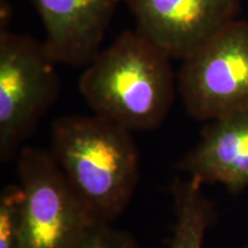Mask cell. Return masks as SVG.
<instances>
[{"instance_id":"obj_11","label":"cell","mask_w":248,"mask_h":248,"mask_svg":"<svg viewBox=\"0 0 248 248\" xmlns=\"http://www.w3.org/2000/svg\"><path fill=\"white\" fill-rule=\"evenodd\" d=\"M75 248H138V244L129 232L115 229L110 223L97 222Z\"/></svg>"},{"instance_id":"obj_9","label":"cell","mask_w":248,"mask_h":248,"mask_svg":"<svg viewBox=\"0 0 248 248\" xmlns=\"http://www.w3.org/2000/svg\"><path fill=\"white\" fill-rule=\"evenodd\" d=\"M175 224L169 248H202L207 231L215 221V208L195 179L176 178L171 184Z\"/></svg>"},{"instance_id":"obj_3","label":"cell","mask_w":248,"mask_h":248,"mask_svg":"<svg viewBox=\"0 0 248 248\" xmlns=\"http://www.w3.org/2000/svg\"><path fill=\"white\" fill-rule=\"evenodd\" d=\"M58 62L45 43L0 32V161L16 159L60 93Z\"/></svg>"},{"instance_id":"obj_12","label":"cell","mask_w":248,"mask_h":248,"mask_svg":"<svg viewBox=\"0 0 248 248\" xmlns=\"http://www.w3.org/2000/svg\"><path fill=\"white\" fill-rule=\"evenodd\" d=\"M243 248H248V241H247V244H246V245H245V246H244Z\"/></svg>"},{"instance_id":"obj_1","label":"cell","mask_w":248,"mask_h":248,"mask_svg":"<svg viewBox=\"0 0 248 248\" xmlns=\"http://www.w3.org/2000/svg\"><path fill=\"white\" fill-rule=\"evenodd\" d=\"M171 60L137 30L124 31L85 66L79 92L95 115L131 132L154 130L175 100Z\"/></svg>"},{"instance_id":"obj_6","label":"cell","mask_w":248,"mask_h":248,"mask_svg":"<svg viewBox=\"0 0 248 248\" xmlns=\"http://www.w3.org/2000/svg\"><path fill=\"white\" fill-rule=\"evenodd\" d=\"M137 31L170 59L184 60L237 20L239 0H124Z\"/></svg>"},{"instance_id":"obj_7","label":"cell","mask_w":248,"mask_h":248,"mask_svg":"<svg viewBox=\"0 0 248 248\" xmlns=\"http://www.w3.org/2000/svg\"><path fill=\"white\" fill-rule=\"evenodd\" d=\"M124 0H31L46 32L45 46L58 63L85 67L100 46Z\"/></svg>"},{"instance_id":"obj_8","label":"cell","mask_w":248,"mask_h":248,"mask_svg":"<svg viewBox=\"0 0 248 248\" xmlns=\"http://www.w3.org/2000/svg\"><path fill=\"white\" fill-rule=\"evenodd\" d=\"M201 184H221L232 194L248 188V108L209 121L200 141L177 164Z\"/></svg>"},{"instance_id":"obj_5","label":"cell","mask_w":248,"mask_h":248,"mask_svg":"<svg viewBox=\"0 0 248 248\" xmlns=\"http://www.w3.org/2000/svg\"><path fill=\"white\" fill-rule=\"evenodd\" d=\"M182 61L177 91L194 120L248 108V21H232Z\"/></svg>"},{"instance_id":"obj_2","label":"cell","mask_w":248,"mask_h":248,"mask_svg":"<svg viewBox=\"0 0 248 248\" xmlns=\"http://www.w3.org/2000/svg\"><path fill=\"white\" fill-rule=\"evenodd\" d=\"M49 153L98 222H113L129 206L140 178L130 130L95 114L58 117Z\"/></svg>"},{"instance_id":"obj_4","label":"cell","mask_w":248,"mask_h":248,"mask_svg":"<svg viewBox=\"0 0 248 248\" xmlns=\"http://www.w3.org/2000/svg\"><path fill=\"white\" fill-rule=\"evenodd\" d=\"M16 159L24 194L22 248H75L98 221L49 152L23 146Z\"/></svg>"},{"instance_id":"obj_10","label":"cell","mask_w":248,"mask_h":248,"mask_svg":"<svg viewBox=\"0 0 248 248\" xmlns=\"http://www.w3.org/2000/svg\"><path fill=\"white\" fill-rule=\"evenodd\" d=\"M23 199L20 184L5 186L0 193V248H22Z\"/></svg>"}]
</instances>
